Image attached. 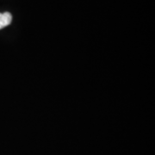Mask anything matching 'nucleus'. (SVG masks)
<instances>
[{"instance_id":"1","label":"nucleus","mask_w":155,"mask_h":155,"mask_svg":"<svg viewBox=\"0 0 155 155\" xmlns=\"http://www.w3.org/2000/svg\"><path fill=\"white\" fill-rule=\"evenodd\" d=\"M11 21H12V16L11 13L9 12L0 13V29L10 25Z\"/></svg>"}]
</instances>
